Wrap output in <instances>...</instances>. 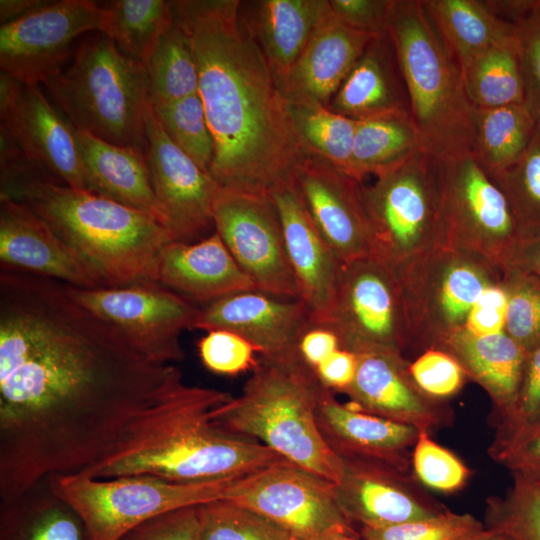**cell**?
<instances>
[{
    "label": "cell",
    "mask_w": 540,
    "mask_h": 540,
    "mask_svg": "<svg viewBox=\"0 0 540 540\" xmlns=\"http://www.w3.org/2000/svg\"><path fill=\"white\" fill-rule=\"evenodd\" d=\"M238 477L175 482L151 475L99 479L56 473L48 481L53 492L77 511L93 540H118L152 517L224 499Z\"/></svg>",
    "instance_id": "cell-9"
},
{
    "label": "cell",
    "mask_w": 540,
    "mask_h": 540,
    "mask_svg": "<svg viewBox=\"0 0 540 540\" xmlns=\"http://www.w3.org/2000/svg\"><path fill=\"white\" fill-rule=\"evenodd\" d=\"M501 271L507 296L504 331L530 354L540 345V278L516 266Z\"/></svg>",
    "instance_id": "cell-43"
},
{
    "label": "cell",
    "mask_w": 540,
    "mask_h": 540,
    "mask_svg": "<svg viewBox=\"0 0 540 540\" xmlns=\"http://www.w3.org/2000/svg\"><path fill=\"white\" fill-rule=\"evenodd\" d=\"M294 136L304 153L318 156L351 174L357 121L307 98H285Z\"/></svg>",
    "instance_id": "cell-37"
},
{
    "label": "cell",
    "mask_w": 540,
    "mask_h": 540,
    "mask_svg": "<svg viewBox=\"0 0 540 540\" xmlns=\"http://www.w3.org/2000/svg\"><path fill=\"white\" fill-rule=\"evenodd\" d=\"M152 281L206 304L257 290L216 232L193 244L167 243L157 259Z\"/></svg>",
    "instance_id": "cell-26"
},
{
    "label": "cell",
    "mask_w": 540,
    "mask_h": 540,
    "mask_svg": "<svg viewBox=\"0 0 540 540\" xmlns=\"http://www.w3.org/2000/svg\"><path fill=\"white\" fill-rule=\"evenodd\" d=\"M506 266L519 267L540 278V233L520 237Z\"/></svg>",
    "instance_id": "cell-57"
},
{
    "label": "cell",
    "mask_w": 540,
    "mask_h": 540,
    "mask_svg": "<svg viewBox=\"0 0 540 540\" xmlns=\"http://www.w3.org/2000/svg\"><path fill=\"white\" fill-rule=\"evenodd\" d=\"M512 473L540 484V426L532 430L493 459Z\"/></svg>",
    "instance_id": "cell-54"
},
{
    "label": "cell",
    "mask_w": 540,
    "mask_h": 540,
    "mask_svg": "<svg viewBox=\"0 0 540 540\" xmlns=\"http://www.w3.org/2000/svg\"><path fill=\"white\" fill-rule=\"evenodd\" d=\"M173 22L170 1L113 0L100 5L98 31L144 64Z\"/></svg>",
    "instance_id": "cell-36"
},
{
    "label": "cell",
    "mask_w": 540,
    "mask_h": 540,
    "mask_svg": "<svg viewBox=\"0 0 540 540\" xmlns=\"http://www.w3.org/2000/svg\"><path fill=\"white\" fill-rule=\"evenodd\" d=\"M293 540H360L358 534L346 532H330L309 539H293Z\"/></svg>",
    "instance_id": "cell-60"
},
{
    "label": "cell",
    "mask_w": 540,
    "mask_h": 540,
    "mask_svg": "<svg viewBox=\"0 0 540 540\" xmlns=\"http://www.w3.org/2000/svg\"><path fill=\"white\" fill-rule=\"evenodd\" d=\"M64 286L76 302L113 326L146 358L163 365L184 359L180 337L193 329L200 311L187 297L154 281L119 287Z\"/></svg>",
    "instance_id": "cell-12"
},
{
    "label": "cell",
    "mask_w": 540,
    "mask_h": 540,
    "mask_svg": "<svg viewBox=\"0 0 540 540\" xmlns=\"http://www.w3.org/2000/svg\"><path fill=\"white\" fill-rule=\"evenodd\" d=\"M328 108L355 121L409 111V100L388 33L374 37L354 64Z\"/></svg>",
    "instance_id": "cell-30"
},
{
    "label": "cell",
    "mask_w": 540,
    "mask_h": 540,
    "mask_svg": "<svg viewBox=\"0 0 540 540\" xmlns=\"http://www.w3.org/2000/svg\"><path fill=\"white\" fill-rule=\"evenodd\" d=\"M155 201L175 241L189 243L211 225L219 186L166 135L151 105L146 116V147Z\"/></svg>",
    "instance_id": "cell-18"
},
{
    "label": "cell",
    "mask_w": 540,
    "mask_h": 540,
    "mask_svg": "<svg viewBox=\"0 0 540 540\" xmlns=\"http://www.w3.org/2000/svg\"><path fill=\"white\" fill-rule=\"evenodd\" d=\"M118 540H200L197 506L152 517L130 529Z\"/></svg>",
    "instance_id": "cell-51"
},
{
    "label": "cell",
    "mask_w": 540,
    "mask_h": 540,
    "mask_svg": "<svg viewBox=\"0 0 540 540\" xmlns=\"http://www.w3.org/2000/svg\"><path fill=\"white\" fill-rule=\"evenodd\" d=\"M43 0H1L0 20L2 24L15 20L28 12L46 4Z\"/></svg>",
    "instance_id": "cell-59"
},
{
    "label": "cell",
    "mask_w": 540,
    "mask_h": 540,
    "mask_svg": "<svg viewBox=\"0 0 540 540\" xmlns=\"http://www.w3.org/2000/svg\"><path fill=\"white\" fill-rule=\"evenodd\" d=\"M44 96L1 73L0 118L3 127L35 168L72 188L89 190L75 127Z\"/></svg>",
    "instance_id": "cell-17"
},
{
    "label": "cell",
    "mask_w": 540,
    "mask_h": 540,
    "mask_svg": "<svg viewBox=\"0 0 540 540\" xmlns=\"http://www.w3.org/2000/svg\"><path fill=\"white\" fill-rule=\"evenodd\" d=\"M200 540H293L258 513L225 499L197 506Z\"/></svg>",
    "instance_id": "cell-44"
},
{
    "label": "cell",
    "mask_w": 540,
    "mask_h": 540,
    "mask_svg": "<svg viewBox=\"0 0 540 540\" xmlns=\"http://www.w3.org/2000/svg\"><path fill=\"white\" fill-rule=\"evenodd\" d=\"M343 461L333 495L344 517L361 528H382L444 512L413 473L358 461Z\"/></svg>",
    "instance_id": "cell-22"
},
{
    "label": "cell",
    "mask_w": 540,
    "mask_h": 540,
    "mask_svg": "<svg viewBox=\"0 0 540 540\" xmlns=\"http://www.w3.org/2000/svg\"><path fill=\"white\" fill-rule=\"evenodd\" d=\"M189 36L214 140L209 174L227 191L270 195L304 156L285 97L239 18V0L170 1Z\"/></svg>",
    "instance_id": "cell-2"
},
{
    "label": "cell",
    "mask_w": 540,
    "mask_h": 540,
    "mask_svg": "<svg viewBox=\"0 0 540 540\" xmlns=\"http://www.w3.org/2000/svg\"><path fill=\"white\" fill-rule=\"evenodd\" d=\"M466 540H510L504 533L486 528L482 533Z\"/></svg>",
    "instance_id": "cell-61"
},
{
    "label": "cell",
    "mask_w": 540,
    "mask_h": 540,
    "mask_svg": "<svg viewBox=\"0 0 540 540\" xmlns=\"http://www.w3.org/2000/svg\"><path fill=\"white\" fill-rule=\"evenodd\" d=\"M75 134L89 190L146 212L165 225L155 201L145 149L109 143L76 128Z\"/></svg>",
    "instance_id": "cell-31"
},
{
    "label": "cell",
    "mask_w": 540,
    "mask_h": 540,
    "mask_svg": "<svg viewBox=\"0 0 540 540\" xmlns=\"http://www.w3.org/2000/svg\"><path fill=\"white\" fill-rule=\"evenodd\" d=\"M212 220L215 232L257 290L299 299L279 215L270 195L233 192L219 187Z\"/></svg>",
    "instance_id": "cell-15"
},
{
    "label": "cell",
    "mask_w": 540,
    "mask_h": 540,
    "mask_svg": "<svg viewBox=\"0 0 540 540\" xmlns=\"http://www.w3.org/2000/svg\"><path fill=\"white\" fill-rule=\"evenodd\" d=\"M506 494L486 501L484 525L510 540H540V484L518 473Z\"/></svg>",
    "instance_id": "cell-42"
},
{
    "label": "cell",
    "mask_w": 540,
    "mask_h": 540,
    "mask_svg": "<svg viewBox=\"0 0 540 540\" xmlns=\"http://www.w3.org/2000/svg\"><path fill=\"white\" fill-rule=\"evenodd\" d=\"M314 370L300 357L259 359L240 394L215 410V422L251 438L283 459L332 483L343 461L324 440L316 420L321 388Z\"/></svg>",
    "instance_id": "cell-5"
},
{
    "label": "cell",
    "mask_w": 540,
    "mask_h": 540,
    "mask_svg": "<svg viewBox=\"0 0 540 540\" xmlns=\"http://www.w3.org/2000/svg\"><path fill=\"white\" fill-rule=\"evenodd\" d=\"M228 392L187 384L175 365L119 441L78 474L90 478L151 475L175 482L241 476L283 458L215 422Z\"/></svg>",
    "instance_id": "cell-3"
},
{
    "label": "cell",
    "mask_w": 540,
    "mask_h": 540,
    "mask_svg": "<svg viewBox=\"0 0 540 540\" xmlns=\"http://www.w3.org/2000/svg\"><path fill=\"white\" fill-rule=\"evenodd\" d=\"M16 194L87 261L106 287L152 281L161 250L175 241L152 215L92 191L28 175Z\"/></svg>",
    "instance_id": "cell-4"
},
{
    "label": "cell",
    "mask_w": 540,
    "mask_h": 540,
    "mask_svg": "<svg viewBox=\"0 0 540 540\" xmlns=\"http://www.w3.org/2000/svg\"><path fill=\"white\" fill-rule=\"evenodd\" d=\"M537 126L524 103L474 108L472 156L488 175L496 174L523 155Z\"/></svg>",
    "instance_id": "cell-35"
},
{
    "label": "cell",
    "mask_w": 540,
    "mask_h": 540,
    "mask_svg": "<svg viewBox=\"0 0 540 540\" xmlns=\"http://www.w3.org/2000/svg\"><path fill=\"white\" fill-rule=\"evenodd\" d=\"M100 4L91 0H60L2 24L1 73L27 84H45L62 70L73 42L97 30Z\"/></svg>",
    "instance_id": "cell-16"
},
{
    "label": "cell",
    "mask_w": 540,
    "mask_h": 540,
    "mask_svg": "<svg viewBox=\"0 0 540 540\" xmlns=\"http://www.w3.org/2000/svg\"><path fill=\"white\" fill-rule=\"evenodd\" d=\"M516 40L524 82V104L540 123V0L516 25Z\"/></svg>",
    "instance_id": "cell-50"
},
{
    "label": "cell",
    "mask_w": 540,
    "mask_h": 540,
    "mask_svg": "<svg viewBox=\"0 0 540 540\" xmlns=\"http://www.w3.org/2000/svg\"><path fill=\"white\" fill-rule=\"evenodd\" d=\"M387 33L423 151L439 162L472 155L474 107L460 68L429 20L422 1L392 0Z\"/></svg>",
    "instance_id": "cell-6"
},
{
    "label": "cell",
    "mask_w": 540,
    "mask_h": 540,
    "mask_svg": "<svg viewBox=\"0 0 540 540\" xmlns=\"http://www.w3.org/2000/svg\"><path fill=\"white\" fill-rule=\"evenodd\" d=\"M270 197L279 215L287 258L311 322L320 324L331 308L342 262L310 218L293 179Z\"/></svg>",
    "instance_id": "cell-25"
},
{
    "label": "cell",
    "mask_w": 540,
    "mask_h": 540,
    "mask_svg": "<svg viewBox=\"0 0 540 540\" xmlns=\"http://www.w3.org/2000/svg\"><path fill=\"white\" fill-rule=\"evenodd\" d=\"M0 540H93L75 509L44 480L0 504Z\"/></svg>",
    "instance_id": "cell-33"
},
{
    "label": "cell",
    "mask_w": 540,
    "mask_h": 540,
    "mask_svg": "<svg viewBox=\"0 0 540 540\" xmlns=\"http://www.w3.org/2000/svg\"><path fill=\"white\" fill-rule=\"evenodd\" d=\"M540 426V345L528 354L512 417L496 429L488 448L494 459L523 436Z\"/></svg>",
    "instance_id": "cell-47"
},
{
    "label": "cell",
    "mask_w": 540,
    "mask_h": 540,
    "mask_svg": "<svg viewBox=\"0 0 540 540\" xmlns=\"http://www.w3.org/2000/svg\"><path fill=\"white\" fill-rule=\"evenodd\" d=\"M310 322V310L301 299L250 290L207 303L193 329L232 331L249 341L262 359L283 361L299 357L298 340Z\"/></svg>",
    "instance_id": "cell-20"
},
{
    "label": "cell",
    "mask_w": 540,
    "mask_h": 540,
    "mask_svg": "<svg viewBox=\"0 0 540 540\" xmlns=\"http://www.w3.org/2000/svg\"><path fill=\"white\" fill-rule=\"evenodd\" d=\"M151 106L198 93L199 73L191 40L174 21L144 63Z\"/></svg>",
    "instance_id": "cell-39"
},
{
    "label": "cell",
    "mask_w": 540,
    "mask_h": 540,
    "mask_svg": "<svg viewBox=\"0 0 540 540\" xmlns=\"http://www.w3.org/2000/svg\"><path fill=\"white\" fill-rule=\"evenodd\" d=\"M460 71L474 108L524 103L517 40L484 50L460 67Z\"/></svg>",
    "instance_id": "cell-38"
},
{
    "label": "cell",
    "mask_w": 540,
    "mask_h": 540,
    "mask_svg": "<svg viewBox=\"0 0 540 540\" xmlns=\"http://www.w3.org/2000/svg\"><path fill=\"white\" fill-rule=\"evenodd\" d=\"M293 180L314 225L342 263L370 255L362 181L307 153Z\"/></svg>",
    "instance_id": "cell-19"
},
{
    "label": "cell",
    "mask_w": 540,
    "mask_h": 540,
    "mask_svg": "<svg viewBox=\"0 0 540 540\" xmlns=\"http://www.w3.org/2000/svg\"><path fill=\"white\" fill-rule=\"evenodd\" d=\"M370 255L397 274L444 247L441 164L422 151L362 184Z\"/></svg>",
    "instance_id": "cell-8"
},
{
    "label": "cell",
    "mask_w": 540,
    "mask_h": 540,
    "mask_svg": "<svg viewBox=\"0 0 540 540\" xmlns=\"http://www.w3.org/2000/svg\"><path fill=\"white\" fill-rule=\"evenodd\" d=\"M316 420L330 449L345 461H358L413 473L411 456L416 427L372 415L341 403L321 386Z\"/></svg>",
    "instance_id": "cell-24"
},
{
    "label": "cell",
    "mask_w": 540,
    "mask_h": 540,
    "mask_svg": "<svg viewBox=\"0 0 540 540\" xmlns=\"http://www.w3.org/2000/svg\"><path fill=\"white\" fill-rule=\"evenodd\" d=\"M320 324L334 331L340 348L354 353L410 349L400 278L372 255L342 263L331 308Z\"/></svg>",
    "instance_id": "cell-11"
},
{
    "label": "cell",
    "mask_w": 540,
    "mask_h": 540,
    "mask_svg": "<svg viewBox=\"0 0 540 540\" xmlns=\"http://www.w3.org/2000/svg\"><path fill=\"white\" fill-rule=\"evenodd\" d=\"M504 193L520 237L540 233V123L523 155L504 170L489 175Z\"/></svg>",
    "instance_id": "cell-40"
},
{
    "label": "cell",
    "mask_w": 540,
    "mask_h": 540,
    "mask_svg": "<svg viewBox=\"0 0 540 540\" xmlns=\"http://www.w3.org/2000/svg\"><path fill=\"white\" fill-rule=\"evenodd\" d=\"M151 108L168 138L209 173L214 159V140L199 93Z\"/></svg>",
    "instance_id": "cell-41"
},
{
    "label": "cell",
    "mask_w": 540,
    "mask_h": 540,
    "mask_svg": "<svg viewBox=\"0 0 540 540\" xmlns=\"http://www.w3.org/2000/svg\"><path fill=\"white\" fill-rule=\"evenodd\" d=\"M484 522L447 509L434 516L382 528H361L362 540H466L482 533Z\"/></svg>",
    "instance_id": "cell-45"
},
{
    "label": "cell",
    "mask_w": 540,
    "mask_h": 540,
    "mask_svg": "<svg viewBox=\"0 0 540 540\" xmlns=\"http://www.w3.org/2000/svg\"><path fill=\"white\" fill-rule=\"evenodd\" d=\"M374 37L341 23L328 6L293 65L282 93L307 98L326 107Z\"/></svg>",
    "instance_id": "cell-27"
},
{
    "label": "cell",
    "mask_w": 540,
    "mask_h": 540,
    "mask_svg": "<svg viewBox=\"0 0 540 540\" xmlns=\"http://www.w3.org/2000/svg\"><path fill=\"white\" fill-rule=\"evenodd\" d=\"M410 374L416 385L428 396L446 400L457 394L467 376L458 361L449 353L429 349L409 364Z\"/></svg>",
    "instance_id": "cell-49"
},
{
    "label": "cell",
    "mask_w": 540,
    "mask_h": 540,
    "mask_svg": "<svg viewBox=\"0 0 540 540\" xmlns=\"http://www.w3.org/2000/svg\"><path fill=\"white\" fill-rule=\"evenodd\" d=\"M355 354L356 374L344 392L349 405L429 433L453 422L446 400L432 398L416 385L404 354L384 350Z\"/></svg>",
    "instance_id": "cell-21"
},
{
    "label": "cell",
    "mask_w": 540,
    "mask_h": 540,
    "mask_svg": "<svg viewBox=\"0 0 540 540\" xmlns=\"http://www.w3.org/2000/svg\"><path fill=\"white\" fill-rule=\"evenodd\" d=\"M423 151L409 111H397L357 121L351 174L363 182L390 171Z\"/></svg>",
    "instance_id": "cell-34"
},
{
    "label": "cell",
    "mask_w": 540,
    "mask_h": 540,
    "mask_svg": "<svg viewBox=\"0 0 540 540\" xmlns=\"http://www.w3.org/2000/svg\"><path fill=\"white\" fill-rule=\"evenodd\" d=\"M339 348V339L334 331L313 322L301 333L297 345L299 357L313 370Z\"/></svg>",
    "instance_id": "cell-55"
},
{
    "label": "cell",
    "mask_w": 540,
    "mask_h": 540,
    "mask_svg": "<svg viewBox=\"0 0 540 540\" xmlns=\"http://www.w3.org/2000/svg\"><path fill=\"white\" fill-rule=\"evenodd\" d=\"M442 350L489 395L495 428L504 425L514 413L528 354L505 331L476 335L465 329Z\"/></svg>",
    "instance_id": "cell-29"
},
{
    "label": "cell",
    "mask_w": 540,
    "mask_h": 540,
    "mask_svg": "<svg viewBox=\"0 0 540 540\" xmlns=\"http://www.w3.org/2000/svg\"><path fill=\"white\" fill-rule=\"evenodd\" d=\"M45 86L76 129L121 146L146 147L150 106L144 64L105 35L86 39Z\"/></svg>",
    "instance_id": "cell-7"
},
{
    "label": "cell",
    "mask_w": 540,
    "mask_h": 540,
    "mask_svg": "<svg viewBox=\"0 0 540 540\" xmlns=\"http://www.w3.org/2000/svg\"><path fill=\"white\" fill-rule=\"evenodd\" d=\"M484 3L498 18L516 26L535 8L538 0H485Z\"/></svg>",
    "instance_id": "cell-58"
},
{
    "label": "cell",
    "mask_w": 540,
    "mask_h": 540,
    "mask_svg": "<svg viewBox=\"0 0 540 540\" xmlns=\"http://www.w3.org/2000/svg\"><path fill=\"white\" fill-rule=\"evenodd\" d=\"M506 308L507 296L500 280L487 288L474 304L464 329L476 335L504 331Z\"/></svg>",
    "instance_id": "cell-53"
},
{
    "label": "cell",
    "mask_w": 540,
    "mask_h": 540,
    "mask_svg": "<svg viewBox=\"0 0 540 540\" xmlns=\"http://www.w3.org/2000/svg\"><path fill=\"white\" fill-rule=\"evenodd\" d=\"M334 16L347 27L372 37L387 34L392 0H328Z\"/></svg>",
    "instance_id": "cell-52"
},
{
    "label": "cell",
    "mask_w": 540,
    "mask_h": 540,
    "mask_svg": "<svg viewBox=\"0 0 540 540\" xmlns=\"http://www.w3.org/2000/svg\"><path fill=\"white\" fill-rule=\"evenodd\" d=\"M224 499L258 513L293 539L358 534L336 504L333 483L285 459L236 478Z\"/></svg>",
    "instance_id": "cell-14"
},
{
    "label": "cell",
    "mask_w": 540,
    "mask_h": 540,
    "mask_svg": "<svg viewBox=\"0 0 540 540\" xmlns=\"http://www.w3.org/2000/svg\"><path fill=\"white\" fill-rule=\"evenodd\" d=\"M440 164L444 247L476 254L502 270L520 239L504 193L472 155Z\"/></svg>",
    "instance_id": "cell-13"
},
{
    "label": "cell",
    "mask_w": 540,
    "mask_h": 540,
    "mask_svg": "<svg viewBox=\"0 0 540 540\" xmlns=\"http://www.w3.org/2000/svg\"><path fill=\"white\" fill-rule=\"evenodd\" d=\"M0 263L81 288L106 287L98 273L27 204L0 197Z\"/></svg>",
    "instance_id": "cell-23"
},
{
    "label": "cell",
    "mask_w": 540,
    "mask_h": 540,
    "mask_svg": "<svg viewBox=\"0 0 540 540\" xmlns=\"http://www.w3.org/2000/svg\"><path fill=\"white\" fill-rule=\"evenodd\" d=\"M422 5L459 68L492 46L516 40V26L482 0H424Z\"/></svg>",
    "instance_id": "cell-32"
},
{
    "label": "cell",
    "mask_w": 540,
    "mask_h": 540,
    "mask_svg": "<svg viewBox=\"0 0 540 540\" xmlns=\"http://www.w3.org/2000/svg\"><path fill=\"white\" fill-rule=\"evenodd\" d=\"M328 0L240 1L239 18L280 89L311 38Z\"/></svg>",
    "instance_id": "cell-28"
},
{
    "label": "cell",
    "mask_w": 540,
    "mask_h": 540,
    "mask_svg": "<svg viewBox=\"0 0 540 540\" xmlns=\"http://www.w3.org/2000/svg\"><path fill=\"white\" fill-rule=\"evenodd\" d=\"M420 431L411 456L412 472L416 479L432 490L451 494L461 490L470 477V469L448 448Z\"/></svg>",
    "instance_id": "cell-46"
},
{
    "label": "cell",
    "mask_w": 540,
    "mask_h": 540,
    "mask_svg": "<svg viewBox=\"0 0 540 540\" xmlns=\"http://www.w3.org/2000/svg\"><path fill=\"white\" fill-rule=\"evenodd\" d=\"M501 273L481 256L448 247L434 250L399 273L410 349L442 350L465 328L474 304L500 282Z\"/></svg>",
    "instance_id": "cell-10"
},
{
    "label": "cell",
    "mask_w": 540,
    "mask_h": 540,
    "mask_svg": "<svg viewBox=\"0 0 540 540\" xmlns=\"http://www.w3.org/2000/svg\"><path fill=\"white\" fill-rule=\"evenodd\" d=\"M174 365L146 358L58 280L0 274V504L102 458Z\"/></svg>",
    "instance_id": "cell-1"
},
{
    "label": "cell",
    "mask_w": 540,
    "mask_h": 540,
    "mask_svg": "<svg viewBox=\"0 0 540 540\" xmlns=\"http://www.w3.org/2000/svg\"><path fill=\"white\" fill-rule=\"evenodd\" d=\"M206 332L197 347L203 365L211 372L235 376L258 365L257 350L242 336L223 329Z\"/></svg>",
    "instance_id": "cell-48"
},
{
    "label": "cell",
    "mask_w": 540,
    "mask_h": 540,
    "mask_svg": "<svg viewBox=\"0 0 540 540\" xmlns=\"http://www.w3.org/2000/svg\"><path fill=\"white\" fill-rule=\"evenodd\" d=\"M357 370V355L339 348L319 364L314 372L321 385L344 393L352 384Z\"/></svg>",
    "instance_id": "cell-56"
}]
</instances>
